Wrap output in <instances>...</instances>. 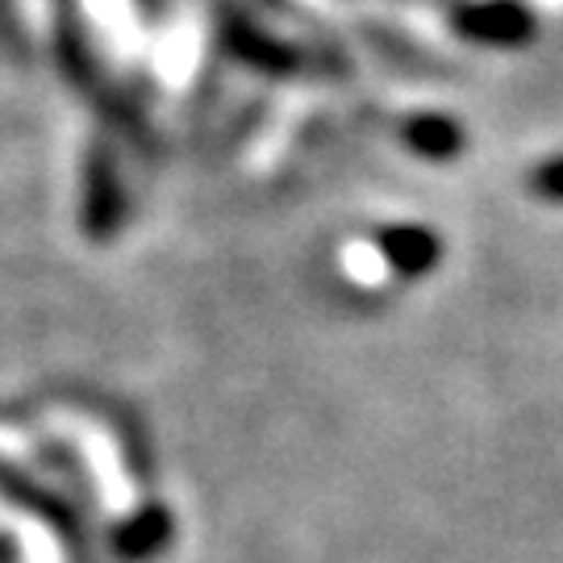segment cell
I'll list each match as a JSON object with an SVG mask.
<instances>
[{"label": "cell", "instance_id": "obj_2", "mask_svg": "<svg viewBox=\"0 0 563 563\" xmlns=\"http://www.w3.org/2000/svg\"><path fill=\"white\" fill-rule=\"evenodd\" d=\"M121 218H125V192H121L118 167L109 146H88V159H84V197H80V225L88 239H113L118 234Z\"/></svg>", "mask_w": 563, "mask_h": 563}, {"label": "cell", "instance_id": "obj_7", "mask_svg": "<svg viewBox=\"0 0 563 563\" xmlns=\"http://www.w3.org/2000/svg\"><path fill=\"white\" fill-rule=\"evenodd\" d=\"M526 184H530L534 197H543V201H551V205H563V155L539 163V167L526 176Z\"/></svg>", "mask_w": 563, "mask_h": 563}, {"label": "cell", "instance_id": "obj_3", "mask_svg": "<svg viewBox=\"0 0 563 563\" xmlns=\"http://www.w3.org/2000/svg\"><path fill=\"white\" fill-rule=\"evenodd\" d=\"M222 38L230 46V55H239L242 63H251L255 71H267V76H288V71L301 67V55L292 46H284L272 34H263L255 21H242L234 13L225 18Z\"/></svg>", "mask_w": 563, "mask_h": 563}, {"label": "cell", "instance_id": "obj_6", "mask_svg": "<svg viewBox=\"0 0 563 563\" xmlns=\"http://www.w3.org/2000/svg\"><path fill=\"white\" fill-rule=\"evenodd\" d=\"M401 142L409 146V155H418L426 163H455L463 155V125L446 113H413L401 125Z\"/></svg>", "mask_w": 563, "mask_h": 563}, {"label": "cell", "instance_id": "obj_1", "mask_svg": "<svg viewBox=\"0 0 563 563\" xmlns=\"http://www.w3.org/2000/svg\"><path fill=\"white\" fill-rule=\"evenodd\" d=\"M455 34L481 46H526L539 34V21L522 0H476V4H455L451 13Z\"/></svg>", "mask_w": 563, "mask_h": 563}, {"label": "cell", "instance_id": "obj_4", "mask_svg": "<svg viewBox=\"0 0 563 563\" xmlns=\"http://www.w3.org/2000/svg\"><path fill=\"white\" fill-rule=\"evenodd\" d=\"M380 255L397 276L418 280L426 272H434V263L443 260V242L426 225H388V230H380Z\"/></svg>", "mask_w": 563, "mask_h": 563}, {"label": "cell", "instance_id": "obj_8", "mask_svg": "<svg viewBox=\"0 0 563 563\" xmlns=\"http://www.w3.org/2000/svg\"><path fill=\"white\" fill-rule=\"evenodd\" d=\"M142 4H146V9H155V4H159V0H142Z\"/></svg>", "mask_w": 563, "mask_h": 563}, {"label": "cell", "instance_id": "obj_5", "mask_svg": "<svg viewBox=\"0 0 563 563\" xmlns=\"http://www.w3.org/2000/svg\"><path fill=\"white\" fill-rule=\"evenodd\" d=\"M172 534H176L172 514L163 505H146V509H139L134 518H125L113 530V547H118V555L125 563H151L163 555V547L172 543Z\"/></svg>", "mask_w": 563, "mask_h": 563}]
</instances>
